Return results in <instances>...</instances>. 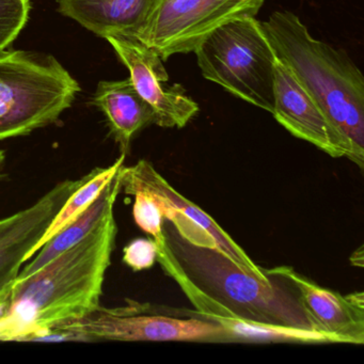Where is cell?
I'll use <instances>...</instances> for the list:
<instances>
[{
  "label": "cell",
  "mask_w": 364,
  "mask_h": 364,
  "mask_svg": "<svg viewBox=\"0 0 364 364\" xmlns=\"http://www.w3.org/2000/svg\"><path fill=\"white\" fill-rule=\"evenodd\" d=\"M118 225L110 213L86 237L0 291V342H36L100 306Z\"/></svg>",
  "instance_id": "obj_1"
},
{
  "label": "cell",
  "mask_w": 364,
  "mask_h": 364,
  "mask_svg": "<svg viewBox=\"0 0 364 364\" xmlns=\"http://www.w3.org/2000/svg\"><path fill=\"white\" fill-rule=\"evenodd\" d=\"M164 234L182 268L172 274V279L196 308L183 310L185 316L216 314L318 330L291 281L272 274H267L269 282L259 280L221 251L191 244L167 219Z\"/></svg>",
  "instance_id": "obj_2"
},
{
  "label": "cell",
  "mask_w": 364,
  "mask_h": 364,
  "mask_svg": "<svg viewBox=\"0 0 364 364\" xmlns=\"http://www.w3.org/2000/svg\"><path fill=\"white\" fill-rule=\"evenodd\" d=\"M262 29L277 58L314 100L342 144L364 167V77L345 50L315 39L296 14L276 11Z\"/></svg>",
  "instance_id": "obj_3"
},
{
  "label": "cell",
  "mask_w": 364,
  "mask_h": 364,
  "mask_svg": "<svg viewBox=\"0 0 364 364\" xmlns=\"http://www.w3.org/2000/svg\"><path fill=\"white\" fill-rule=\"evenodd\" d=\"M80 90L71 74L50 55L0 53V141L57 122Z\"/></svg>",
  "instance_id": "obj_4"
},
{
  "label": "cell",
  "mask_w": 364,
  "mask_h": 364,
  "mask_svg": "<svg viewBox=\"0 0 364 364\" xmlns=\"http://www.w3.org/2000/svg\"><path fill=\"white\" fill-rule=\"evenodd\" d=\"M202 76L272 114L277 57L255 16L230 21L193 50Z\"/></svg>",
  "instance_id": "obj_5"
},
{
  "label": "cell",
  "mask_w": 364,
  "mask_h": 364,
  "mask_svg": "<svg viewBox=\"0 0 364 364\" xmlns=\"http://www.w3.org/2000/svg\"><path fill=\"white\" fill-rule=\"evenodd\" d=\"M55 328L80 333L87 342L227 343L223 327L215 321L203 317L181 318L159 314L153 312L150 304L131 300L114 308L100 304L86 316Z\"/></svg>",
  "instance_id": "obj_6"
},
{
  "label": "cell",
  "mask_w": 364,
  "mask_h": 364,
  "mask_svg": "<svg viewBox=\"0 0 364 364\" xmlns=\"http://www.w3.org/2000/svg\"><path fill=\"white\" fill-rule=\"evenodd\" d=\"M264 0H155L136 39L161 60L193 52L198 44L230 21L255 16Z\"/></svg>",
  "instance_id": "obj_7"
},
{
  "label": "cell",
  "mask_w": 364,
  "mask_h": 364,
  "mask_svg": "<svg viewBox=\"0 0 364 364\" xmlns=\"http://www.w3.org/2000/svg\"><path fill=\"white\" fill-rule=\"evenodd\" d=\"M120 178L121 189L125 193L135 189L152 193L163 210L164 218L169 220L185 240L217 249L259 280H272L210 215L174 189L150 161L141 159L129 167L123 166Z\"/></svg>",
  "instance_id": "obj_8"
},
{
  "label": "cell",
  "mask_w": 364,
  "mask_h": 364,
  "mask_svg": "<svg viewBox=\"0 0 364 364\" xmlns=\"http://www.w3.org/2000/svg\"><path fill=\"white\" fill-rule=\"evenodd\" d=\"M123 65L129 80L155 112V124L165 129H183L199 112L198 104L180 84L166 86L169 74L161 57L135 38H107Z\"/></svg>",
  "instance_id": "obj_9"
},
{
  "label": "cell",
  "mask_w": 364,
  "mask_h": 364,
  "mask_svg": "<svg viewBox=\"0 0 364 364\" xmlns=\"http://www.w3.org/2000/svg\"><path fill=\"white\" fill-rule=\"evenodd\" d=\"M266 274L280 276L291 281L302 306L319 331L338 338V343L362 345L364 343V294L343 296L325 289L302 276L291 266L263 269Z\"/></svg>",
  "instance_id": "obj_10"
},
{
  "label": "cell",
  "mask_w": 364,
  "mask_h": 364,
  "mask_svg": "<svg viewBox=\"0 0 364 364\" xmlns=\"http://www.w3.org/2000/svg\"><path fill=\"white\" fill-rule=\"evenodd\" d=\"M274 97L272 116L279 124L329 156L344 157L340 138L321 108L278 58L274 63Z\"/></svg>",
  "instance_id": "obj_11"
},
{
  "label": "cell",
  "mask_w": 364,
  "mask_h": 364,
  "mask_svg": "<svg viewBox=\"0 0 364 364\" xmlns=\"http://www.w3.org/2000/svg\"><path fill=\"white\" fill-rule=\"evenodd\" d=\"M80 182L82 178L65 180L55 185L35 203L20 210L16 223L0 237V291L18 278L25 255Z\"/></svg>",
  "instance_id": "obj_12"
},
{
  "label": "cell",
  "mask_w": 364,
  "mask_h": 364,
  "mask_svg": "<svg viewBox=\"0 0 364 364\" xmlns=\"http://www.w3.org/2000/svg\"><path fill=\"white\" fill-rule=\"evenodd\" d=\"M57 4L63 16L99 37L136 39L155 0H57Z\"/></svg>",
  "instance_id": "obj_13"
},
{
  "label": "cell",
  "mask_w": 364,
  "mask_h": 364,
  "mask_svg": "<svg viewBox=\"0 0 364 364\" xmlns=\"http://www.w3.org/2000/svg\"><path fill=\"white\" fill-rule=\"evenodd\" d=\"M93 103L105 114L110 134L122 154L129 152L132 140L138 132L155 124L154 110L129 78L100 82Z\"/></svg>",
  "instance_id": "obj_14"
},
{
  "label": "cell",
  "mask_w": 364,
  "mask_h": 364,
  "mask_svg": "<svg viewBox=\"0 0 364 364\" xmlns=\"http://www.w3.org/2000/svg\"><path fill=\"white\" fill-rule=\"evenodd\" d=\"M121 171V169H120ZM120 171L116 174L112 182L102 191L101 195L95 201L72 221L65 229L61 230L54 237L50 238L37 253L33 261L29 262L23 269H21L18 278H25L29 274L43 267L48 262L71 248L74 245L86 237L93 229L102 223L110 213L114 212L117 198L121 193Z\"/></svg>",
  "instance_id": "obj_15"
},
{
  "label": "cell",
  "mask_w": 364,
  "mask_h": 364,
  "mask_svg": "<svg viewBox=\"0 0 364 364\" xmlns=\"http://www.w3.org/2000/svg\"><path fill=\"white\" fill-rule=\"evenodd\" d=\"M203 318L215 321L223 327L227 342L253 343H338V338L318 330L259 323L238 317L221 316L216 314L201 315Z\"/></svg>",
  "instance_id": "obj_16"
},
{
  "label": "cell",
  "mask_w": 364,
  "mask_h": 364,
  "mask_svg": "<svg viewBox=\"0 0 364 364\" xmlns=\"http://www.w3.org/2000/svg\"><path fill=\"white\" fill-rule=\"evenodd\" d=\"M125 156L127 155L121 153L120 157L117 159L112 165L105 168H95V169L91 170L84 178H82L80 184L67 198L60 210L57 212L53 220L50 221L43 235L25 255V263L28 262L50 238L54 237L57 233L65 229L72 221L75 220L95 201V199L101 195L104 188L112 182V178L124 166Z\"/></svg>",
  "instance_id": "obj_17"
},
{
  "label": "cell",
  "mask_w": 364,
  "mask_h": 364,
  "mask_svg": "<svg viewBox=\"0 0 364 364\" xmlns=\"http://www.w3.org/2000/svg\"><path fill=\"white\" fill-rule=\"evenodd\" d=\"M135 198L133 206V216L136 225L154 240L157 248L166 246L164 234L163 210L152 193L142 189H135L127 193Z\"/></svg>",
  "instance_id": "obj_18"
},
{
  "label": "cell",
  "mask_w": 364,
  "mask_h": 364,
  "mask_svg": "<svg viewBox=\"0 0 364 364\" xmlns=\"http://www.w3.org/2000/svg\"><path fill=\"white\" fill-rule=\"evenodd\" d=\"M31 9V0H0V53L7 50L26 26Z\"/></svg>",
  "instance_id": "obj_19"
},
{
  "label": "cell",
  "mask_w": 364,
  "mask_h": 364,
  "mask_svg": "<svg viewBox=\"0 0 364 364\" xmlns=\"http://www.w3.org/2000/svg\"><path fill=\"white\" fill-rule=\"evenodd\" d=\"M157 261V246L154 240L136 238L123 249V262L134 272L149 269Z\"/></svg>",
  "instance_id": "obj_20"
},
{
  "label": "cell",
  "mask_w": 364,
  "mask_h": 364,
  "mask_svg": "<svg viewBox=\"0 0 364 364\" xmlns=\"http://www.w3.org/2000/svg\"><path fill=\"white\" fill-rule=\"evenodd\" d=\"M18 217H20V212H16V214L0 219V237L16 223Z\"/></svg>",
  "instance_id": "obj_21"
},
{
  "label": "cell",
  "mask_w": 364,
  "mask_h": 364,
  "mask_svg": "<svg viewBox=\"0 0 364 364\" xmlns=\"http://www.w3.org/2000/svg\"><path fill=\"white\" fill-rule=\"evenodd\" d=\"M5 152L3 150H0V180L3 178V168L4 164H5Z\"/></svg>",
  "instance_id": "obj_22"
}]
</instances>
